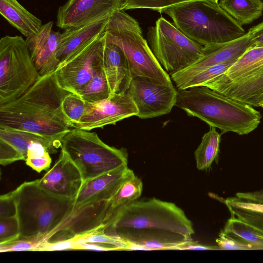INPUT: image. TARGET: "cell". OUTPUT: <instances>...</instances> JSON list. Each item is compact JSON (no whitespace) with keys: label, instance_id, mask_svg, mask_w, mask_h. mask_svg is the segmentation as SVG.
<instances>
[{"label":"cell","instance_id":"6da1fadb","mask_svg":"<svg viewBox=\"0 0 263 263\" xmlns=\"http://www.w3.org/2000/svg\"><path fill=\"white\" fill-rule=\"evenodd\" d=\"M96 231L151 251L174 250L192 240L194 234L181 209L155 198L127 203Z\"/></svg>","mask_w":263,"mask_h":263},{"label":"cell","instance_id":"7a4b0ae2","mask_svg":"<svg viewBox=\"0 0 263 263\" xmlns=\"http://www.w3.org/2000/svg\"><path fill=\"white\" fill-rule=\"evenodd\" d=\"M69 93L59 84L55 71L41 76L21 96L0 106V127L48 136L66 133L73 128L62 109Z\"/></svg>","mask_w":263,"mask_h":263},{"label":"cell","instance_id":"3957f363","mask_svg":"<svg viewBox=\"0 0 263 263\" xmlns=\"http://www.w3.org/2000/svg\"><path fill=\"white\" fill-rule=\"evenodd\" d=\"M175 106L199 118L222 133L246 135L260 122L259 111L251 106L226 96L205 86L179 90Z\"/></svg>","mask_w":263,"mask_h":263},{"label":"cell","instance_id":"277c9868","mask_svg":"<svg viewBox=\"0 0 263 263\" xmlns=\"http://www.w3.org/2000/svg\"><path fill=\"white\" fill-rule=\"evenodd\" d=\"M20 236L36 244L57 229L72 212L74 199L50 194L38 184L37 180L26 181L12 191Z\"/></svg>","mask_w":263,"mask_h":263},{"label":"cell","instance_id":"5b68a950","mask_svg":"<svg viewBox=\"0 0 263 263\" xmlns=\"http://www.w3.org/2000/svg\"><path fill=\"white\" fill-rule=\"evenodd\" d=\"M160 13L168 15L181 32L203 46L231 42L246 34L241 25L218 3L191 1L166 8Z\"/></svg>","mask_w":263,"mask_h":263},{"label":"cell","instance_id":"8992f818","mask_svg":"<svg viewBox=\"0 0 263 263\" xmlns=\"http://www.w3.org/2000/svg\"><path fill=\"white\" fill-rule=\"evenodd\" d=\"M104 32L106 43L115 44L124 52L132 79L144 77L164 85H173L170 76L143 37L139 23L124 10L113 11Z\"/></svg>","mask_w":263,"mask_h":263},{"label":"cell","instance_id":"52a82bcc","mask_svg":"<svg viewBox=\"0 0 263 263\" xmlns=\"http://www.w3.org/2000/svg\"><path fill=\"white\" fill-rule=\"evenodd\" d=\"M60 147L78 168L83 182L127 165L126 150L109 146L95 132L71 129Z\"/></svg>","mask_w":263,"mask_h":263},{"label":"cell","instance_id":"ba28073f","mask_svg":"<svg viewBox=\"0 0 263 263\" xmlns=\"http://www.w3.org/2000/svg\"><path fill=\"white\" fill-rule=\"evenodd\" d=\"M202 86L250 106H259L263 100V47L249 48L224 73Z\"/></svg>","mask_w":263,"mask_h":263},{"label":"cell","instance_id":"9c48e42d","mask_svg":"<svg viewBox=\"0 0 263 263\" xmlns=\"http://www.w3.org/2000/svg\"><path fill=\"white\" fill-rule=\"evenodd\" d=\"M26 40L6 35L0 40V106L26 92L39 79Z\"/></svg>","mask_w":263,"mask_h":263},{"label":"cell","instance_id":"30bf717a","mask_svg":"<svg viewBox=\"0 0 263 263\" xmlns=\"http://www.w3.org/2000/svg\"><path fill=\"white\" fill-rule=\"evenodd\" d=\"M147 35L153 53L170 73L185 69L204 54V46L189 38L162 17L149 29Z\"/></svg>","mask_w":263,"mask_h":263},{"label":"cell","instance_id":"8fae6325","mask_svg":"<svg viewBox=\"0 0 263 263\" xmlns=\"http://www.w3.org/2000/svg\"><path fill=\"white\" fill-rule=\"evenodd\" d=\"M105 34L103 32L92 42L61 64L55 70L60 85L76 93L103 66Z\"/></svg>","mask_w":263,"mask_h":263},{"label":"cell","instance_id":"7c38bea8","mask_svg":"<svg viewBox=\"0 0 263 263\" xmlns=\"http://www.w3.org/2000/svg\"><path fill=\"white\" fill-rule=\"evenodd\" d=\"M138 110L140 119L166 115L175 105L177 91L173 85H164L144 77L132 79L127 91Z\"/></svg>","mask_w":263,"mask_h":263},{"label":"cell","instance_id":"4fadbf2b","mask_svg":"<svg viewBox=\"0 0 263 263\" xmlns=\"http://www.w3.org/2000/svg\"><path fill=\"white\" fill-rule=\"evenodd\" d=\"M138 110L127 92L113 93L108 98L86 102L84 114L74 128L90 130L115 124L125 118L136 116Z\"/></svg>","mask_w":263,"mask_h":263},{"label":"cell","instance_id":"5bb4252c","mask_svg":"<svg viewBox=\"0 0 263 263\" xmlns=\"http://www.w3.org/2000/svg\"><path fill=\"white\" fill-rule=\"evenodd\" d=\"M109 210L108 200L74 208L62 224L42 243L69 240L96 231L103 225Z\"/></svg>","mask_w":263,"mask_h":263},{"label":"cell","instance_id":"9a60e30c","mask_svg":"<svg viewBox=\"0 0 263 263\" xmlns=\"http://www.w3.org/2000/svg\"><path fill=\"white\" fill-rule=\"evenodd\" d=\"M121 0H68L59 7L56 25L66 29L78 27L109 16Z\"/></svg>","mask_w":263,"mask_h":263},{"label":"cell","instance_id":"2e32d148","mask_svg":"<svg viewBox=\"0 0 263 263\" xmlns=\"http://www.w3.org/2000/svg\"><path fill=\"white\" fill-rule=\"evenodd\" d=\"M37 181L50 194L67 199H75L83 183L80 171L62 151L53 165Z\"/></svg>","mask_w":263,"mask_h":263},{"label":"cell","instance_id":"e0dca14e","mask_svg":"<svg viewBox=\"0 0 263 263\" xmlns=\"http://www.w3.org/2000/svg\"><path fill=\"white\" fill-rule=\"evenodd\" d=\"M53 25L52 21L43 25L37 33L25 40L41 76L55 71L60 64L57 53L61 33L52 30Z\"/></svg>","mask_w":263,"mask_h":263},{"label":"cell","instance_id":"ac0fdd59","mask_svg":"<svg viewBox=\"0 0 263 263\" xmlns=\"http://www.w3.org/2000/svg\"><path fill=\"white\" fill-rule=\"evenodd\" d=\"M132 171L125 165L84 181L74 199V208L109 200Z\"/></svg>","mask_w":263,"mask_h":263},{"label":"cell","instance_id":"d6986e66","mask_svg":"<svg viewBox=\"0 0 263 263\" xmlns=\"http://www.w3.org/2000/svg\"><path fill=\"white\" fill-rule=\"evenodd\" d=\"M253 47V42L247 33L231 42L204 46V54L200 59L185 69L175 72L189 74L216 65L236 61L247 50Z\"/></svg>","mask_w":263,"mask_h":263},{"label":"cell","instance_id":"ffe728a7","mask_svg":"<svg viewBox=\"0 0 263 263\" xmlns=\"http://www.w3.org/2000/svg\"><path fill=\"white\" fill-rule=\"evenodd\" d=\"M110 16L84 26L65 29L61 33L58 42L57 56L60 65L101 35L105 31Z\"/></svg>","mask_w":263,"mask_h":263},{"label":"cell","instance_id":"44dd1931","mask_svg":"<svg viewBox=\"0 0 263 263\" xmlns=\"http://www.w3.org/2000/svg\"><path fill=\"white\" fill-rule=\"evenodd\" d=\"M103 69L111 95L126 92L132 78L126 57L117 45L111 43H106Z\"/></svg>","mask_w":263,"mask_h":263},{"label":"cell","instance_id":"7402d4cb","mask_svg":"<svg viewBox=\"0 0 263 263\" xmlns=\"http://www.w3.org/2000/svg\"><path fill=\"white\" fill-rule=\"evenodd\" d=\"M67 133L55 136H48L20 129L0 127V139L14 147L25 160L28 151L34 143H42L48 147L50 152L54 153L56 149L61 146V140Z\"/></svg>","mask_w":263,"mask_h":263},{"label":"cell","instance_id":"603a6c76","mask_svg":"<svg viewBox=\"0 0 263 263\" xmlns=\"http://www.w3.org/2000/svg\"><path fill=\"white\" fill-rule=\"evenodd\" d=\"M0 13L7 21L26 37L37 33L42 21L17 0H0Z\"/></svg>","mask_w":263,"mask_h":263},{"label":"cell","instance_id":"cb8c5ba5","mask_svg":"<svg viewBox=\"0 0 263 263\" xmlns=\"http://www.w3.org/2000/svg\"><path fill=\"white\" fill-rule=\"evenodd\" d=\"M142 190V180L132 171L125 179L116 194L108 200L109 212L102 226L123 206L137 200L140 197Z\"/></svg>","mask_w":263,"mask_h":263},{"label":"cell","instance_id":"d4e9b609","mask_svg":"<svg viewBox=\"0 0 263 263\" xmlns=\"http://www.w3.org/2000/svg\"><path fill=\"white\" fill-rule=\"evenodd\" d=\"M219 5L240 25L252 22L263 12L260 0H220Z\"/></svg>","mask_w":263,"mask_h":263},{"label":"cell","instance_id":"484cf974","mask_svg":"<svg viewBox=\"0 0 263 263\" xmlns=\"http://www.w3.org/2000/svg\"><path fill=\"white\" fill-rule=\"evenodd\" d=\"M220 142V135L215 127H211L202 137L201 143L194 153L198 170L203 171L211 166L218 155Z\"/></svg>","mask_w":263,"mask_h":263},{"label":"cell","instance_id":"4316f807","mask_svg":"<svg viewBox=\"0 0 263 263\" xmlns=\"http://www.w3.org/2000/svg\"><path fill=\"white\" fill-rule=\"evenodd\" d=\"M76 94L86 102H93L104 100L111 95L103 66Z\"/></svg>","mask_w":263,"mask_h":263},{"label":"cell","instance_id":"83f0119b","mask_svg":"<svg viewBox=\"0 0 263 263\" xmlns=\"http://www.w3.org/2000/svg\"><path fill=\"white\" fill-rule=\"evenodd\" d=\"M222 231L245 241L253 246L255 250H263V237L258 235L249 224L234 216H231Z\"/></svg>","mask_w":263,"mask_h":263},{"label":"cell","instance_id":"f1b7e54d","mask_svg":"<svg viewBox=\"0 0 263 263\" xmlns=\"http://www.w3.org/2000/svg\"><path fill=\"white\" fill-rule=\"evenodd\" d=\"M25 161L27 165L38 173L48 170L51 163L48 148L42 143H34L28 151Z\"/></svg>","mask_w":263,"mask_h":263},{"label":"cell","instance_id":"f546056e","mask_svg":"<svg viewBox=\"0 0 263 263\" xmlns=\"http://www.w3.org/2000/svg\"><path fill=\"white\" fill-rule=\"evenodd\" d=\"M205 1L218 3V0H121L119 9L122 10L147 9L160 12L162 10L181 3Z\"/></svg>","mask_w":263,"mask_h":263},{"label":"cell","instance_id":"4dcf8cb0","mask_svg":"<svg viewBox=\"0 0 263 263\" xmlns=\"http://www.w3.org/2000/svg\"><path fill=\"white\" fill-rule=\"evenodd\" d=\"M62 105L64 115L74 128L84 114L86 102L79 96L70 92L65 97Z\"/></svg>","mask_w":263,"mask_h":263},{"label":"cell","instance_id":"1f68e13d","mask_svg":"<svg viewBox=\"0 0 263 263\" xmlns=\"http://www.w3.org/2000/svg\"><path fill=\"white\" fill-rule=\"evenodd\" d=\"M77 242H87L102 245L114 248L115 250H126L128 242L105 234L95 231L75 238Z\"/></svg>","mask_w":263,"mask_h":263},{"label":"cell","instance_id":"d6a6232c","mask_svg":"<svg viewBox=\"0 0 263 263\" xmlns=\"http://www.w3.org/2000/svg\"><path fill=\"white\" fill-rule=\"evenodd\" d=\"M20 236V226L16 215L0 218V244L15 240Z\"/></svg>","mask_w":263,"mask_h":263},{"label":"cell","instance_id":"836d02e7","mask_svg":"<svg viewBox=\"0 0 263 263\" xmlns=\"http://www.w3.org/2000/svg\"><path fill=\"white\" fill-rule=\"evenodd\" d=\"M216 242L219 250H255L251 245L236 237L221 231Z\"/></svg>","mask_w":263,"mask_h":263},{"label":"cell","instance_id":"e575fe53","mask_svg":"<svg viewBox=\"0 0 263 263\" xmlns=\"http://www.w3.org/2000/svg\"><path fill=\"white\" fill-rule=\"evenodd\" d=\"M231 216H234L245 222H254L263 224V211L251 210L224 202Z\"/></svg>","mask_w":263,"mask_h":263},{"label":"cell","instance_id":"d590c367","mask_svg":"<svg viewBox=\"0 0 263 263\" xmlns=\"http://www.w3.org/2000/svg\"><path fill=\"white\" fill-rule=\"evenodd\" d=\"M18 160H25V159L12 145L0 139L1 164L6 165Z\"/></svg>","mask_w":263,"mask_h":263},{"label":"cell","instance_id":"8d00e7d4","mask_svg":"<svg viewBox=\"0 0 263 263\" xmlns=\"http://www.w3.org/2000/svg\"><path fill=\"white\" fill-rule=\"evenodd\" d=\"M37 245L28 240L17 239L6 243L0 244V251L1 252L36 251Z\"/></svg>","mask_w":263,"mask_h":263},{"label":"cell","instance_id":"74e56055","mask_svg":"<svg viewBox=\"0 0 263 263\" xmlns=\"http://www.w3.org/2000/svg\"><path fill=\"white\" fill-rule=\"evenodd\" d=\"M16 215L15 200L12 191L0 197V218Z\"/></svg>","mask_w":263,"mask_h":263},{"label":"cell","instance_id":"f35d334b","mask_svg":"<svg viewBox=\"0 0 263 263\" xmlns=\"http://www.w3.org/2000/svg\"><path fill=\"white\" fill-rule=\"evenodd\" d=\"M77 243L75 238L57 241L53 243L37 244L38 251H59L65 250H76Z\"/></svg>","mask_w":263,"mask_h":263},{"label":"cell","instance_id":"ab89813d","mask_svg":"<svg viewBox=\"0 0 263 263\" xmlns=\"http://www.w3.org/2000/svg\"><path fill=\"white\" fill-rule=\"evenodd\" d=\"M247 34L252 39L254 47H263V22L251 28Z\"/></svg>","mask_w":263,"mask_h":263},{"label":"cell","instance_id":"60d3db41","mask_svg":"<svg viewBox=\"0 0 263 263\" xmlns=\"http://www.w3.org/2000/svg\"><path fill=\"white\" fill-rule=\"evenodd\" d=\"M174 250H219L217 246H206L198 243L192 240L182 244Z\"/></svg>","mask_w":263,"mask_h":263},{"label":"cell","instance_id":"b9f144b4","mask_svg":"<svg viewBox=\"0 0 263 263\" xmlns=\"http://www.w3.org/2000/svg\"><path fill=\"white\" fill-rule=\"evenodd\" d=\"M260 236L263 237V224L254 222H246Z\"/></svg>","mask_w":263,"mask_h":263},{"label":"cell","instance_id":"7bdbcfd3","mask_svg":"<svg viewBox=\"0 0 263 263\" xmlns=\"http://www.w3.org/2000/svg\"><path fill=\"white\" fill-rule=\"evenodd\" d=\"M259 106L263 107V100L260 103Z\"/></svg>","mask_w":263,"mask_h":263}]
</instances>
